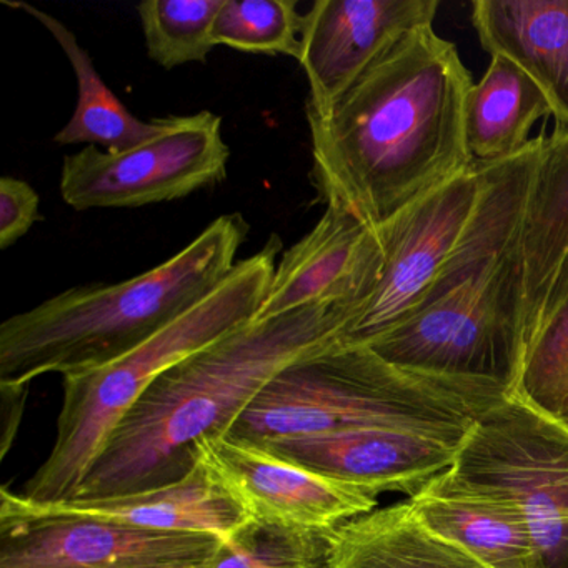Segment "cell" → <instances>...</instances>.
I'll use <instances>...</instances> for the list:
<instances>
[{
  "mask_svg": "<svg viewBox=\"0 0 568 568\" xmlns=\"http://www.w3.org/2000/svg\"><path fill=\"white\" fill-rule=\"evenodd\" d=\"M195 457L254 524L328 534L378 507V498L368 491L322 477L225 435L199 442Z\"/></svg>",
  "mask_w": 568,
  "mask_h": 568,
  "instance_id": "cell-11",
  "label": "cell"
},
{
  "mask_svg": "<svg viewBox=\"0 0 568 568\" xmlns=\"http://www.w3.org/2000/svg\"><path fill=\"white\" fill-rule=\"evenodd\" d=\"M225 0H144L138 6L148 55L161 65L181 68L205 62L214 42V24Z\"/></svg>",
  "mask_w": 568,
  "mask_h": 568,
  "instance_id": "cell-23",
  "label": "cell"
},
{
  "mask_svg": "<svg viewBox=\"0 0 568 568\" xmlns=\"http://www.w3.org/2000/svg\"><path fill=\"white\" fill-rule=\"evenodd\" d=\"M2 6L26 12L52 36L71 62L78 82V104L71 121L54 135L59 145H95L104 151H129L161 134L168 121L144 122L105 84L91 54L79 44L74 32L36 6L21 0H2Z\"/></svg>",
  "mask_w": 568,
  "mask_h": 568,
  "instance_id": "cell-19",
  "label": "cell"
},
{
  "mask_svg": "<svg viewBox=\"0 0 568 568\" xmlns=\"http://www.w3.org/2000/svg\"><path fill=\"white\" fill-rule=\"evenodd\" d=\"M324 568H488L435 534L410 500L377 507L328 531Z\"/></svg>",
  "mask_w": 568,
  "mask_h": 568,
  "instance_id": "cell-16",
  "label": "cell"
},
{
  "mask_svg": "<svg viewBox=\"0 0 568 568\" xmlns=\"http://www.w3.org/2000/svg\"><path fill=\"white\" fill-rule=\"evenodd\" d=\"M297 0H225L214 24L215 45L251 54L301 59Z\"/></svg>",
  "mask_w": 568,
  "mask_h": 568,
  "instance_id": "cell-24",
  "label": "cell"
},
{
  "mask_svg": "<svg viewBox=\"0 0 568 568\" xmlns=\"http://www.w3.org/2000/svg\"><path fill=\"white\" fill-rule=\"evenodd\" d=\"M507 397L494 382L410 371L367 345L337 342L275 375L225 437L261 447L274 438L381 428L462 442Z\"/></svg>",
  "mask_w": 568,
  "mask_h": 568,
  "instance_id": "cell-5",
  "label": "cell"
},
{
  "mask_svg": "<svg viewBox=\"0 0 568 568\" xmlns=\"http://www.w3.org/2000/svg\"><path fill=\"white\" fill-rule=\"evenodd\" d=\"M354 304L307 305L251 321L165 371L112 432L74 500L165 487L197 464L195 447L224 437L275 375L341 342Z\"/></svg>",
  "mask_w": 568,
  "mask_h": 568,
  "instance_id": "cell-2",
  "label": "cell"
},
{
  "mask_svg": "<svg viewBox=\"0 0 568 568\" xmlns=\"http://www.w3.org/2000/svg\"><path fill=\"white\" fill-rule=\"evenodd\" d=\"M440 0H315L302 24L298 64L307 114L324 115L398 38L430 28Z\"/></svg>",
  "mask_w": 568,
  "mask_h": 568,
  "instance_id": "cell-12",
  "label": "cell"
},
{
  "mask_svg": "<svg viewBox=\"0 0 568 568\" xmlns=\"http://www.w3.org/2000/svg\"><path fill=\"white\" fill-rule=\"evenodd\" d=\"M567 251L568 134H554L541 155L521 231L525 344Z\"/></svg>",
  "mask_w": 568,
  "mask_h": 568,
  "instance_id": "cell-21",
  "label": "cell"
},
{
  "mask_svg": "<svg viewBox=\"0 0 568 568\" xmlns=\"http://www.w3.org/2000/svg\"><path fill=\"white\" fill-rule=\"evenodd\" d=\"M435 484L494 498L527 524L541 568H568V427L517 397L477 418Z\"/></svg>",
  "mask_w": 568,
  "mask_h": 568,
  "instance_id": "cell-7",
  "label": "cell"
},
{
  "mask_svg": "<svg viewBox=\"0 0 568 568\" xmlns=\"http://www.w3.org/2000/svg\"><path fill=\"white\" fill-rule=\"evenodd\" d=\"M247 234L244 215H221L144 274L71 288L8 318L0 325V385L29 387L41 375L82 374L131 354L229 277Z\"/></svg>",
  "mask_w": 568,
  "mask_h": 568,
  "instance_id": "cell-4",
  "label": "cell"
},
{
  "mask_svg": "<svg viewBox=\"0 0 568 568\" xmlns=\"http://www.w3.org/2000/svg\"><path fill=\"white\" fill-rule=\"evenodd\" d=\"M470 168L374 229L382 265L371 294L352 308L341 344L368 345L414 314L460 244L484 191Z\"/></svg>",
  "mask_w": 568,
  "mask_h": 568,
  "instance_id": "cell-10",
  "label": "cell"
},
{
  "mask_svg": "<svg viewBox=\"0 0 568 568\" xmlns=\"http://www.w3.org/2000/svg\"><path fill=\"white\" fill-rule=\"evenodd\" d=\"M164 131L129 151L89 145L62 164L61 194L75 211L179 201L227 178L231 151L212 112L165 118Z\"/></svg>",
  "mask_w": 568,
  "mask_h": 568,
  "instance_id": "cell-9",
  "label": "cell"
},
{
  "mask_svg": "<svg viewBox=\"0 0 568 568\" xmlns=\"http://www.w3.org/2000/svg\"><path fill=\"white\" fill-rule=\"evenodd\" d=\"M551 115L534 79L515 62L495 55L480 82L471 85L465 108V138L475 168L514 158L527 148L531 128Z\"/></svg>",
  "mask_w": 568,
  "mask_h": 568,
  "instance_id": "cell-20",
  "label": "cell"
},
{
  "mask_svg": "<svg viewBox=\"0 0 568 568\" xmlns=\"http://www.w3.org/2000/svg\"><path fill=\"white\" fill-rule=\"evenodd\" d=\"M225 538L36 507L0 491V568H214Z\"/></svg>",
  "mask_w": 568,
  "mask_h": 568,
  "instance_id": "cell-8",
  "label": "cell"
},
{
  "mask_svg": "<svg viewBox=\"0 0 568 568\" xmlns=\"http://www.w3.org/2000/svg\"><path fill=\"white\" fill-rule=\"evenodd\" d=\"M511 397L568 427V251L528 335Z\"/></svg>",
  "mask_w": 568,
  "mask_h": 568,
  "instance_id": "cell-22",
  "label": "cell"
},
{
  "mask_svg": "<svg viewBox=\"0 0 568 568\" xmlns=\"http://www.w3.org/2000/svg\"><path fill=\"white\" fill-rule=\"evenodd\" d=\"M41 197L21 179H0V248L18 244L41 221Z\"/></svg>",
  "mask_w": 568,
  "mask_h": 568,
  "instance_id": "cell-26",
  "label": "cell"
},
{
  "mask_svg": "<svg viewBox=\"0 0 568 568\" xmlns=\"http://www.w3.org/2000/svg\"><path fill=\"white\" fill-rule=\"evenodd\" d=\"M49 507L145 530L214 534L225 540L248 524L234 498L199 462L184 478L165 487L99 500H71Z\"/></svg>",
  "mask_w": 568,
  "mask_h": 568,
  "instance_id": "cell-17",
  "label": "cell"
},
{
  "mask_svg": "<svg viewBox=\"0 0 568 568\" xmlns=\"http://www.w3.org/2000/svg\"><path fill=\"white\" fill-rule=\"evenodd\" d=\"M430 530L457 544L488 568H541L530 531L510 505L448 490L434 480L410 498Z\"/></svg>",
  "mask_w": 568,
  "mask_h": 568,
  "instance_id": "cell-18",
  "label": "cell"
},
{
  "mask_svg": "<svg viewBox=\"0 0 568 568\" xmlns=\"http://www.w3.org/2000/svg\"><path fill=\"white\" fill-rule=\"evenodd\" d=\"M547 138L484 168L474 217L417 311L372 341L390 364L494 382L514 394L524 358L521 231Z\"/></svg>",
  "mask_w": 568,
  "mask_h": 568,
  "instance_id": "cell-3",
  "label": "cell"
},
{
  "mask_svg": "<svg viewBox=\"0 0 568 568\" xmlns=\"http://www.w3.org/2000/svg\"><path fill=\"white\" fill-rule=\"evenodd\" d=\"M327 535L248 521L225 540L214 568H324Z\"/></svg>",
  "mask_w": 568,
  "mask_h": 568,
  "instance_id": "cell-25",
  "label": "cell"
},
{
  "mask_svg": "<svg viewBox=\"0 0 568 568\" xmlns=\"http://www.w3.org/2000/svg\"><path fill=\"white\" fill-rule=\"evenodd\" d=\"M382 247L374 229L341 209L325 207L311 232L282 252L255 321L327 302L358 305L374 288Z\"/></svg>",
  "mask_w": 568,
  "mask_h": 568,
  "instance_id": "cell-14",
  "label": "cell"
},
{
  "mask_svg": "<svg viewBox=\"0 0 568 568\" xmlns=\"http://www.w3.org/2000/svg\"><path fill=\"white\" fill-rule=\"evenodd\" d=\"M462 442L371 428L274 438L261 448L374 497L402 494L410 500L454 465Z\"/></svg>",
  "mask_w": 568,
  "mask_h": 568,
  "instance_id": "cell-13",
  "label": "cell"
},
{
  "mask_svg": "<svg viewBox=\"0 0 568 568\" xmlns=\"http://www.w3.org/2000/svg\"><path fill=\"white\" fill-rule=\"evenodd\" d=\"M471 24L490 58L515 62L544 91L554 134H568V0H477Z\"/></svg>",
  "mask_w": 568,
  "mask_h": 568,
  "instance_id": "cell-15",
  "label": "cell"
},
{
  "mask_svg": "<svg viewBox=\"0 0 568 568\" xmlns=\"http://www.w3.org/2000/svg\"><path fill=\"white\" fill-rule=\"evenodd\" d=\"M471 85L457 48L432 26L398 38L327 114H307L312 182L325 207L377 229L474 168Z\"/></svg>",
  "mask_w": 568,
  "mask_h": 568,
  "instance_id": "cell-1",
  "label": "cell"
},
{
  "mask_svg": "<svg viewBox=\"0 0 568 568\" xmlns=\"http://www.w3.org/2000/svg\"><path fill=\"white\" fill-rule=\"evenodd\" d=\"M282 242L277 235L251 257L237 262L229 277L131 354L82 374L65 375L58 437L51 454L18 491L36 507L74 500L112 432L165 371L254 321L267 297Z\"/></svg>",
  "mask_w": 568,
  "mask_h": 568,
  "instance_id": "cell-6",
  "label": "cell"
}]
</instances>
